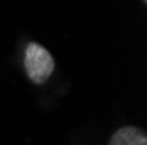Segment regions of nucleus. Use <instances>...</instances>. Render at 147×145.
I'll list each match as a JSON object with an SVG mask.
<instances>
[{
  "label": "nucleus",
  "instance_id": "nucleus-1",
  "mask_svg": "<svg viewBox=\"0 0 147 145\" xmlns=\"http://www.w3.org/2000/svg\"><path fill=\"white\" fill-rule=\"evenodd\" d=\"M25 70L33 84H44L54 70L53 54L37 42H30L25 51Z\"/></svg>",
  "mask_w": 147,
  "mask_h": 145
},
{
  "label": "nucleus",
  "instance_id": "nucleus-2",
  "mask_svg": "<svg viewBox=\"0 0 147 145\" xmlns=\"http://www.w3.org/2000/svg\"><path fill=\"white\" fill-rule=\"evenodd\" d=\"M109 145H147V136L140 128L124 126L112 135Z\"/></svg>",
  "mask_w": 147,
  "mask_h": 145
},
{
  "label": "nucleus",
  "instance_id": "nucleus-3",
  "mask_svg": "<svg viewBox=\"0 0 147 145\" xmlns=\"http://www.w3.org/2000/svg\"><path fill=\"white\" fill-rule=\"evenodd\" d=\"M144 2H145V0H144Z\"/></svg>",
  "mask_w": 147,
  "mask_h": 145
}]
</instances>
